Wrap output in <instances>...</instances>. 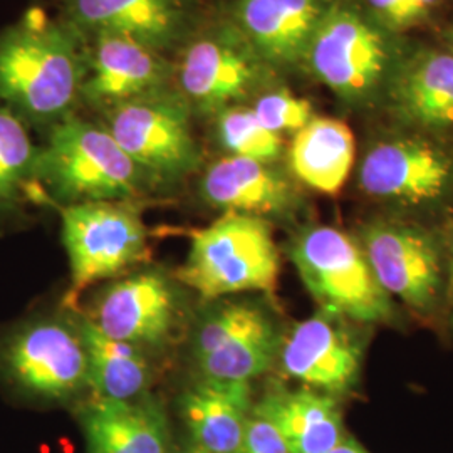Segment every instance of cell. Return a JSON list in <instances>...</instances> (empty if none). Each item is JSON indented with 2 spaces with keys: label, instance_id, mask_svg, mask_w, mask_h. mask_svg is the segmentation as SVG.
Wrapping results in <instances>:
<instances>
[{
  "label": "cell",
  "instance_id": "1",
  "mask_svg": "<svg viewBox=\"0 0 453 453\" xmlns=\"http://www.w3.org/2000/svg\"><path fill=\"white\" fill-rule=\"evenodd\" d=\"M84 35L31 7L0 31V104L24 121L54 127L81 101Z\"/></svg>",
  "mask_w": 453,
  "mask_h": 453
},
{
  "label": "cell",
  "instance_id": "2",
  "mask_svg": "<svg viewBox=\"0 0 453 453\" xmlns=\"http://www.w3.org/2000/svg\"><path fill=\"white\" fill-rule=\"evenodd\" d=\"M37 181L46 202L59 207L131 202L150 183L106 127L74 116L50 127L39 150Z\"/></svg>",
  "mask_w": 453,
  "mask_h": 453
},
{
  "label": "cell",
  "instance_id": "3",
  "mask_svg": "<svg viewBox=\"0 0 453 453\" xmlns=\"http://www.w3.org/2000/svg\"><path fill=\"white\" fill-rule=\"evenodd\" d=\"M280 254L273 226L259 217L224 213L192 232L190 252L179 279L203 299L242 292H274Z\"/></svg>",
  "mask_w": 453,
  "mask_h": 453
},
{
  "label": "cell",
  "instance_id": "4",
  "mask_svg": "<svg viewBox=\"0 0 453 453\" xmlns=\"http://www.w3.org/2000/svg\"><path fill=\"white\" fill-rule=\"evenodd\" d=\"M291 260L323 312L357 323H385L393 301L378 284L361 243L336 226L304 228L291 243Z\"/></svg>",
  "mask_w": 453,
  "mask_h": 453
},
{
  "label": "cell",
  "instance_id": "5",
  "mask_svg": "<svg viewBox=\"0 0 453 453\" xmlns=\"http://www.w3.org/2000/svg\"><path fill=\"white\" fill-rule=\"evenodd\" d=\"M71 284L65 308L76 311L82 292L140 264L148 230L131 202H88L59 207Z\"/></svg>",
  "mask_w": 453,
  "mask_h": 453
},
{
  "label": "cell",
  "instance_id": "6",
  "mask_svg": "<svg viewBox=\"0 0 453 453\" xmlns=\"http://www.w3.org/2000/svg\"><path fill=\"white\" fill-rule=\"evenodd\" d=\"M192 110L175 86L104 113V127L150 181H179L202 165Z\"/></svg>",
  "mask_w": 453,
  "mask_h": 453
},
{
  "label": "cell",
  "instance_id": "7",
  "mask_svg": "<svg viewBox=\"0 0 453 453\" xmlns=\"http://www.w3.org/2000/svg\"><path fill=\"white\" fill-rule=\"evenodd\" d=\"M173 86L192 113H220L249 96L262 78L259 54L230 24L195 29L180 46Z\"/></svg>",
  "mask_w": 453,
  "mask_h": 453
},
{
  "label": "cell",
  "instance_id": "8",
  "mask_svg": "<svg viewBox=\"0 0 453 453\" xmlns=\"http://www.w3.org/2000/svg\"><path fill=\"white\" fill-rule=\"evenodd\" d=\"M282 336L274 318L250 301H226L196 324L192 357L202 378L247 381L269 372Z\"/></svg>",
  "mask_w": 453,
  "mask_h": 453
},
{
  "label": "cell",
  "instance_id": "9",
  "mask_svg": "<svg viewBox=\"0 0 453 453\" xmlns=\"http://www.w3.org/2000/svg\"><path fill=\"white\" fill-rule=\"evenodd\" d=\"M0 372L19 391L63 402L88 388V361L76 326L41 319L17 327L0 344Z\"/></svg>",
  "mask_w": 453,
  "mask_h": 453
},
{
  "label": "cell",
  "instance_id": "10",
  "mask_svg": "<svg viewBox=\"0 0 453 453\" xmlns=\"http://www.w3.org/2000/svg\"><path fill=\"white\" fill-rule=\"evenodd\" d=\"M361 247L378 284L408 308L428 312L445 289V264L437 241L418 226L378 222Z\"/></svg>",
  "mask_w": 453,
  "mask_h": 453
},
{
  "label": "cell",
  "instance_id": "11",
  "mask_svg": "<svg viewBox=\"0 0 453 453\" xmlns=\"http://www.w3.org/2000/svg\"><path fill=\"white\" fill-rule=\"evenodd\" d=\"M89 37L80 95L88 106L106 113L173 86L175 65L162 52L118 34L99 33Z\"/></svg>",
  "mask_w": 453,
  "mask_h": 453
},
{
  "label": "cell",
  "instance_id": "12",
  "mask_svg": "<svg viewBox=\"0 0 453 453\" xmlns=\"http://www.w3.org/2000/svg\"><path fill=\"white\" fill-rule=\"evenodd\" d=\"M89 318L113 340L142 351L162 348L179 327L180 294L160 271L140 273L106 288Z\"/></svg>",
  "mask_w": 453,
  "mask_h": 453
},
{
  "label": "cell",
  "instance_id": "13",
  "mask_svg": "<svg viewBox=\"0 0 453 453\" xmlns=\"http://www.w3.org/2000/svg\"><path fill=\"white\" fill-rule=\"evenodd\" d=\"M361 353L342 319L321 311L296 324L282 338L277 359L288 378L304 388L334 396L357 385Z\"/></svg>",
  "mask_w": 453,
  "mask_h": 453
},
{
  "label": "cell",
  "instance_id": "14",
  "mask_svg": "<svg viewBox=\"0 0 453 453\" xmlns=\"http://www.w3.org/2000/svg\"><path fill=\"white\" fill-rule=\"evenodd\" d=\"M65 11L84 37L118 34L162 54L180 48L195 31L190 0H65Z\"/></svg>",
  "mask_w": 453,
  "mask_h": 453
},
{
  "label": "cell",
  "instance_id": "15",
  "mask_svg": "<svg viewBox=\"0 0 453 453\" xmlns=\"http://www.w3.org/2000/svg\"><path fill=\"white\" fill-rule=\"evenodd\" d=\"M318 80L342 96L370 89L383 73L381 35L357 14L329 9L311 39L306 58Z\"/></svg>",
  "mask_w": 453,
  "mask_h": 453
},
{
  "label": "cell",
  "instance_id": "16",
  "mask_svg": "<svg viewBox=\"0 0 453 453\" xmlns=\"http://www.w3.org/2000/svg\"><path fill=\"white\" fill-rule=\"evenodd\" d=\"M359 179L372 196L418 205L437 200L447 190L450 162L423 140H389L368 151Z\"/></svg>",
  "mask_w": 453,
  "mask_h": 453
},
{
  "label": "cell",
  "instance_id": "17",
  "mask_svg": "<svg viewBox=\"0 0 453 453\" xmlns=\"http://www.w3.org/2000/svg\"><path fill=\"white\" fill-rule=\"evenodd\" d=\"M327 11V0H237L232 24L265 63L292 65L306 58Z\"/></svg>",
  "mask_w": 453,
  "mask_h": 453
},
{
  "label": "cell",
  "instance_id": "18",
  "mask_svg": "<svg viewBox=\"0 0 453 453\" xmlns=\"http://www.w3.org/2000/svg\"><path fill=\"white\" fill-rule=\"evenodd\" d=\"M200 195L213 209L267 220L288 217L297 207V195L271 163L224 157L211 163L200 180Z\"/></svg>",
  "mask_w": 453,
  "mask_h": 453
},
{
  "label": "cell",
  "instance_id": "19",
  "mask_svg": "<svg viewBox=\"0 0 453 453\" xmlns=\"http://www.w3.org/2000/svg\"><path fill=\"white\" fill-rule=\"evenodd\" d=\"M88 453H168L170 426L148 393L131 400L93 398L80 413Z\"/></svg>",
  "mask_w": 453,
  "mask_h": 453
},
{
  "label": "cell",
  "instance_id": "20",
  "mask_svg": "<svg viewBox=\"0 0 453 453\" xmlns=\"http://www.w3.org/2000/svg\"><path fill=\"white\" fill-rule=\"evenodd\" d=\"M252 408L247 381L200 378L180 398V413L195 445L211 453L241 452Z\"/></svg>",
  "mask_w": 453,
  "mask_h": 453
},
{
  "label": "cell",
  "instance_id": "21",
  "mask_svg": "<svg viewBox=\"0 0 453 453\" xmlns=\"http://www.w3.org/2000/svg\"><path fill=\"white\" fill-rule=\"evenodd\" d=\"M252 415L274 426L289 453H327L346 437L338 402L316 389L275 387Z\"/></svg>",
  "mask_w": 453,
  "mask_h": 453
},
{
  "label": "cell",
  "instance_id": "22",
  "mask_svg": "<svg viewBox=\"0 0 453 453\" xmlns=\"http://www.w3.org/2000/svg\"><path fill=\"white\" fill-rule=\"evenodd\" d=\"M357 157L351 128L334 118H312L296 133L289 165L296 179L324 195L340 194Z\"/></svg>",
  "mask_w": 453,
  "mask_h": 453
},
{
  "label": "cell",
  "instance_id": "23",
  "mask_svg": "<svg viewBox=\"0 0 453 453\" xmlns=\"http://www.w3.org/2000/svg\"><path fill=\"white\" fill-rule=\"evenodd\" d=\"M76 329L86 351L88 388L93 398L131 400L145 395L151 370L140 348L110 338L89 316H82Z\"/></svg>",
  "mask_w": 453,
  "mask_h": 453
},
{
  "label": "cell",
  "instance_id": "24",
  "mask_svg": "<svg viewBox=\"0 0 453 453\" xmlns=\"http://www.w3.org/2000/svg\"><path fill=\"white\" fill-rule=\"evenodd\" d=\"M39 148L26 123L0 104V215L26 202H46L37 181Z\"/></svg>",
  "mask_w": 453,
  "mask_h": 453
},
{
  "label": "cell",
  "instance_id": "25",
  "mask_svg": "<svg viewBox=\"0 0 453 453\" xmlns=\"http://www.w3.org/2000/svg\"><path fill=\"white\" fill-rule=\"evenodd\" d=\"M406 97L423 125H453V56H434L423 63L410 78Z\"/></svg>",
  "mask_w": 453,
  "mask_h": 453
},
{
  "label": "cell",
  "instance_id": "26",
  "mask_svg": "<svg viewBox=\"0 0 453 453\" xmlns=\"http://www.w3.org/2000/svg\"><path fill=\"white\" fill-rule=\"evenodd\" d=\"M215 136L232 157L273 163L282 155L280 134L267 130L252 108L230 106L215 114Z\"/></svg>",
  "mask_w": 453,
  "mask_h": 453
},
{
  "label": "cell",
  "instance_id": "27",
  "mask_svg": "<svg viewBox=\"0 0 453 453\" xmlns=\"http://www.w3.org/2000/svg\"><path fill=\"white\" fill-rule=\"evenodd\" d=\"M252 111L267 130L277 134L297 133L314 118L308 99L294 96L288 91H273L260 96Z\"/></svg>",
  "mask_w": 453,
  "mask_h": 453
},
{
  "label": "cell",
  "instance_id": "28",
  "mask_svg": "<svg viewBox=\"0 0 453 453\" xmlns=\"http://www.w3.org/2000/svg\"><path fill=\"white\" fill-rule=\"evenodd\" d=\"M239 453H289V450L269 421L252 415Z\"/></svg>",
  "mask_w": 453,
  "mask_h": 453
},
{
  "label": "cell",
  "instance_id": "29",
  "mask_svg": "<svg viewBox=\"0 0 453 453\" xmlns=\"http://www.w3.org/2000/svg\"><path fill=\"white\" fill-rule=\"evenodd\" d=\"M370 2L374 5V9H378L389 22L396 26H403L413 20L400 0H370Z\"/></svg>",
  "mask_w": 453,
  "mask_h": 453
},
{
  "label": "cell",
  "instance_id": "30",
  "mask_svg": "<svg viewBox=\"0 0 453 453\" xmlns=\"http://www.w3.org/2000/svg\"><path fill=\"white\" fill-rule=\"evenodd\" d=\"M445 291H447V297H449V303L453 311V239L449 247V259L445 265Z\"/></svg>",
  "mask_w": 453,
  "mask_h": 453
},
{
  "label": "cell",
  "instance_id": "31",
  "mask_svg": "<svg viewBox=\"0 0 453 453\" xmlns=\"http://www.w3.org/2000/svg\"><path fill=\"white\" fill-rule=\"evenodd\" d=\"M327 453H370L365 447H361L359 443H357V440H353V438L344 437L341 440L340 443L333 449V450H329Z\"/></svg>",
  "mask_w": 453,
  "mask_h": 453
},
{
  "label": "cell",
  "instance_id": "32",
  "mask_svg": "<svg viewBox=\"0 0 453 453\" xmlns=\"http://www.w3.org/2000/svg\"><path fill=\"white\" fill-rule=\"evenodd\" d=\"M179 453H211L209 450H205V449H202V447H198V445H195L192 443L190 447H187V449H183L181 452Z\"/></svg>",
  "mask_w": 453,
  "mask_h": 453
},
{
  "label": "cell",
  "instance_id": "33",
  "mask_svg": "<svg viewBox=\"0 0 453 453\" xmlns=\"http://www.w3.org/2000/svg\"><path fill=\"white\" fill-rule=\"evenodd\" d=\"M435 2H437V0H420L421 7H423L425 11H426L432 4H435Z\"/></svg>",
  "mask_w": 453,
  "mask_h": 453
},
{
  "label": "cell",
  "instance_id": "34",
  "mask_svg": "<svg viewBox=\"0 0 453 453\" xmlns=\"http://www.w3.org/2000/svg\"><path fill=\"white\" fill-rule=\"evenodd\" d=\"M452 42H453V34H452Z\"/></svg>",
  "mask_w": 453,
  "mask_h": 453
}]
</instances>
